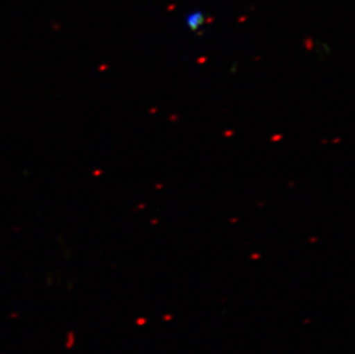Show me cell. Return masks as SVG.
Wrapping results in <instances>:
<instances>
[{
    "label": "cell",
    "mask_w": 355,
    "mask_h": 354,
    "mask_svg": "<svg viewBox=\"0 0 355 354\" xmlns=\"http://www.w3.org/2000/svg\"><path fill=\"white\" fill-rule=\"evenodd\" d=\"M204 17H202V14L200 12H196V13H190L189 14V17H187V24H188V27L191 29V31H196L198 28H200L204 24Z\"/></svg>",
    "instance_id": "6da1fadb"
}]
</instances>
